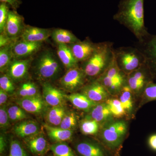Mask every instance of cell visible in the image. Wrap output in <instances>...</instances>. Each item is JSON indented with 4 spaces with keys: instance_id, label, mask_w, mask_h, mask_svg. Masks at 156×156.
Here are the masks:
<instances>
[{
    "instance_id": "37",
    "label": "cell",
    "mask_w": 156,
    "mask_h": 156,
    "mask_svg": "<svg viewBox=\"0 0 156 156\" xmlns=\"http://www.w3.org/2000/svg\"><path fill=\"white\" fill-rule=\"evenodd\" d=\"M146 102L156 100V83L153 82L149 83L146 87L142 93Z\"/></svg>"
},
{
    "instance_id": "24",
    "label": "cell",
    "mask_w": 156,
    "mask_h": 156,
    "mask_svg": "<svg viewBox=\"0 0 156 156\" xmlns=\"http://www.w3.org/2000/svg\"><path fill=\"white\" fill-rule=\"evenodd\" d=\"M51 37L57 44L70 45L80 41L72 33L62 29H56L52 31Z\"/></svg>"
},
{
    "instance_id": "23",
    "label": "cell",
    "mask_w": 156,
    "mask_h": 156,
    "mask_svg": "<svg viewBox=\"0 0 156 156\" xmlns=\"http://www.w3.org/2000/svg\"><path fill=\"white\" fill-rule=\"evenodd\" d=\"M44 128L48 136L51 139L58 142H62L71 139L73 131L72 130H66L60 127L45 125Z\"/></svg>"
},
{
    "instance_id": "19",
    "label": "cell",
    "mask_w": 156,
    "mask_h": 156,
    "mask_svg": "<svg viewBox=\"0 0 156 156\" xmlns=\"http://www.w3.org/2000/svg\"><path fill=\"white\" fill-rule=\"evenodd\" d=\"M57 54L59 60L67 70L79 65V62L68 45L57 44Z\"/></svg>"
},
{
    "instance_id": "36",
    "label": "cell",
    "mask_w": 156,
    "mask_h": 156,
    "mask_svg": "<svg viewBox=\"0 0 156 156\" xmlns=\"http://www.w3.org/2000/svg\"><path fill=\"white\" fill-rule=\"evenodd\" d=\"M0 33H4L10 11V6L5 3L0 2Z\"/></svg>"
},
{
    "instance_id": "14",
    "label": "cell",
    "mask_w": 156,
    "mask_h": 156,
    "mask_svg": "<svg viewBox=\"0 0 156 156\" xmlns=\"http://www.w3.org/2000/svg\"><path fill=\"white\" fill-rule=\"evenodd\" d=\"M32 62L30 58L13 59L6 70L7 74L14 82L22 80L26 77Z\"/></svg>"
},
{
    "instance_id": "26",
    "label": "cell",
    "mask_w": 156,
    "mask_h": 156,
    "mask_svg": "<svg viewBox=\"0 0 156 156\" xmlns=\"http://www.w3.org/2000/svg\"><path fill=\"white\" fill-rule=\"evenodd\" d=\"M66 112L64 106L52 107L47 112L48 122L53 126H60Z\"/></svg>"
},
{
    "instance_id": "32",
    "label": "cell",
    "mask_w": 156,
    "mask_h": 156,
    "mask_svg": "<svg viewBox=\"0 0 156 156\" xmlns=\"http://www.w3.org/2000/svg\"><path fill=\"white\" fill-rule=\"evenodd\" d=\"M51 150L55 156H76L69 146L64 143L53 144L51 146Z\"/></svg>"
},
{
    "instance_id": "16",
    "label": "cell",
    "mask_w": 156,
    "mask_h": 156,
    "mask_svg": "<svg viewBox=\"0 0 156 156\" xmlns=\"http://www.w3.org/2000/svg\"><path fill=\"white\" fill-rule=\"evenodd\" d=\"M17 104L25 111L32 114H41L44 111L47 103L40 94L27 98H21Z\"/></svg>"
},
{
    "instance_id": "20",
    "label": "cell",
    "mask_w": 156,
    "mask_h": 156,
    "mask_svg": "<svg viewBox=\"0 0 156 156\" xmlns=\"http://www.w3.org/2000/svg\"><path fill=\"white\" fill-rule=\"evenodd\" d=\"M66 98L76 108L85 112H90L98 104L89 99L82 93H74L66 95Z\"/></svg>"
},
{
    "instance_id": "21",
    "label": "cell",
    "mask_w": 156,
    "mask_h": 156,
    "mask_svg": "<svg viewBox=\"0 0 156 156\" xmlns=\"http://www.w3.org/2000/svg\"><path fill=\"white\" fill-rule=\"evenodd\" d=\"M76 150L80 156H106L100 146L90 141L79 143L76 145Z\"/></svg>"
},
{
    "instance_id": "22",
    "label": "cell",
    "mask_w": 156,
    "mask_h": 156,
    "mask_svg": "<svg viewBox=\"0 0 156 156\" xmlns=\"http://www.w3.org/2000/svg\"><path fill=\"white\" fill-rule=\"evenodd\" d=\"M39 130L38 124L32 120H27L17 124L14 131L17 136L21 137H28L38 134Z\"/></svg>"
},
{
    "instance_id": "27",
    "label": "cell",
    "mask_w": 156,
    "mask_h": 156,
    "mask_svg": "<svg viewBox=\"0 0 156 156\" xmlns=\"http://www.w3.org/2000/svg\"><path fill=\"white\" fill-rule=\"evenodd\" d=\"M118 95L119 100L126 112H131L133 108V95L134 93L126 84L121 90Z\"/></svg>"
},
{
    "instance_id": "3",
    "label": "cell",
    "mask_w": 156,
    "mask_h": 156,
    "mask_svg": "<svg viewBox=\"0 0 156 156\" xmlns=\"http://www.w3.org/2000/svg\"><path fill=\"white\" fill-rule=\"evenodd\" d=\"M61 65L57 54L50 49L41 51L34 61L37 77L44 83L57 77L62 71Z\"/></svg>"
},
{
    "instance_id": "1",
    "label": "cell",
    "mask_w": 156,
    "mask_h": 156,
    "mask_svg": "<svg viewBox=\"0 0 156 156\" xmlns=\"http://www.w3.org/2000/svg\"><path fill=\"white\" fill-rule=\"evenodd\" d=\"M113 18L141 41L149 34L144 23V0H120Z\"/></svg>"
},
{
    "instance_id": "9",
    "label": "cell",
    "mask_w": 156,
    "mask_h": 156,
    "mask_svg": "<svg viewBox=\"0 0 156 156\" xmlns=\"http://www.w3.org/2000/svg\"><path fill=\"white\" fill-rule=\"evenodd\" d=\"M87 78L83 70L79 66L67 70L60 79L59 83L63 89L74 92L81 89L86 85Z\"/></svg>"
},
{
    "instance_id": "40",
    "label": "cell",
    "mask_w": 156,
    "mask_h": 156,
    "mask_svg": "<svg viewBox=\"0 0 156 156\" xmlns=\"http://www.w3.org/2000/svg\"><path fill=\"white\" fill-rule=\"evenodd\" d=\"M16 41L9 38L5 33L1 34L0 35V48L5 47Z\"/></svg>"
},
{
    "instance_id": "5",
    "label": "cell",
    "mask_w": 156,
    "mask_h": 156,
    "mask_svg": "<svg viewBox=\"0 0 156 156\" xmlns=\"http://www.w3.org/2000/svg\"><path fill=\"white\" fill-rule=\"evenodd\" d=\"M127 76L118 67L114 58L111 64L97 79L111 95H118L127 84Z\"/></svg>"
},
{
    "instance_id": "2",
    "label": "cell",
    "mask_w": 156,
    "mask_h": 156,
    "mask_svg": "<svg viewBox=\"0 0 156 156\" xmlns=\"http://www.w3.org/2000/svg\"><path fill=\"white\" fill-rule=\"evenodd\" d=\"M114 50L112 42L98 43L97 49L92 56L82 63L81 67L87 79L94 80L104 72L114 58Z\"/></svg>"
},
{
    "instance_id": "15",
    "label": "cell",
    "mask_w": 156,
    "mask_h": 156,
    "mask_svg": "<svg viewBox=\"0 0 156 156\" xmlns=\"http://www.w3.org/2000/svg\"><path fill=\"white\" fill-rule=\"evenodd\" d=\"M43 97L45 102L52 107L64 106L66 95L49 82L43 83Z\"/></svg>"
},
{
    "instance_id": "8",
    "label": "cell",
    "mask_w": 156,
    "mask_h": 156,
    "mask_svg": "<svg viewBox=\"0 0 156 156\" xmlns=\"http://www.w3.org/2000/svg\"><path fill=\"white\" fill-rule=\"evenodd\" d=\"M134 47L142 53L145 64L150 70L154 80L156 79V35L149 34L141 41H137Z\"/></svg>"
},
{
    "instance_id": "38",
    "label": "cell",
    "mask_w": 156,
    "mask_h": 156,
    "mask_svg": "<svg viewBox=\"0 0 156 156\" xmlns=\"http://www.w3.org/2000/svg\"><path fill=\"white\" fill-rule=\"evenodd\" d=\"M9 156H27L24 149L17 140L11 141Z\"/></svg>"
},
{
    "instance_id": "25",
    "label": "cell",
    "mask_w": 156,
    "mask_h": 156,
    "mask_svg": "<svg viewBox=\"0 0 156 156\" xmlns=\"http://www.w3.org/2000/svg\"><path fill=\"white\" fill-rule=\"evenodd\" d=\"M27 143L31 151L38 154L44 153L48 146L46 138L43 135L38 134L27 137Z\"/></svg>"
},
{
    "instance_id": "43",
    "label": "cell",
    "mask_w": 156,
    "mask_h": 156,
    "mask_svg": "<svg viewBox=\"0 0 156 156\" xmlns=\"http://www.w3.org/2000/svg\"><path fill=\"white\" fill-rule=\"evenodd\" d=\"M148 142L150 147L153 150L156 151V134L150 136Z\"/></svg>"
},
{
    "instance_id": "28",
    "label": "cell",
    "mask_w": 156,
    "mask_h": 156,
    "mask_svg": "<svg viewBox=\"0 0 156 156\" xmlns=\"http://www.w3.org/2000/svg\"><path fill=\"white\" fill-rule=\"evenodd\" d=\"M15 42L0 48V70L1 73L7 69L9 65L14 59L12 48Z\"/></svg>"
},
{
    "instance_id": "18",
    "label": "cell",
    "mask_w": 156,
    "mask_h": 156,
    "mask_svg": "<svg viewBox=\"0 0 156 156\" xmlns=\"http://www.w3.org/2000/svg\"><path fill=\"white\" fill-rule=\"evenodd\" d=\"M87 117L97 121L99 123H107L111 121L113 117L107 104L105 102L98 103L89 112Z\"/></svg>"
},
{
    "instance_id": "17",
    "label": "cell",
    "mask_w": 156,
    "mask_h": 156,
    "mask_svg": "<svg viewBox=\"0 0 156 156\" xmlns=\"http://www.w3.org/2000/svg\"><path fill=\"white\" fill-rule=\"evenodd\" d=\"M52 31L48 29L34 27H25L20 37L21 40L34 43H43L51 36Z\"/></svg>"
},
{
    "instance_id": "39",
    "label": "cell",
    "mask_w": 156,
    "mask_h": 156,
    "mask_svg": "<svg viewBox=\"0 0 156 156\" xmlns=\"http://www.w3.org/2000/svg\"><path fill=\"white\" fill-rule=\"evenodd\" d=\"M9 117L8 108L5 105L1 106L0 108V127L2 129H6L9 126Z\"/></svg>"
},
{
    "instance_id": "30",
    "label": "cell",
    "mask_w": 156,
    "mask_h": 156,
    "mask_svg": "<svg viewBox=\"0 0 156 156\" xmlns=\"http://www.w3.org/2000/svg\"><path fill=\"white\" fill-rule=\"evenodd\" d=\"M17 94L21 98L32 97L38 95V89L33 82L27 81L20 85Z\"/></svg>"
},
{
    "instance_id": "41",
    "label": "cell",
    "mask_w": 156,
    "mask_h": 156,
    "mask_svg": "<svg viewBox=\"0 0 156 156\" xmlns=\"http://www.w3.org/2000/svg\"><path fill=\"white\" fill-rule=\"evenodd\" d=\"M0 2L8 4L12 10H17L22 4L21 0H0Z\"/></svg>"
},
{
    "instance_id": "11",
    "label": "cell",
    "mask_w": 156,
    "mask_h": 156,
    "mask_svg": "<svg viewBox=\"0 0 156 156\" xmlns=\"http://www.w3.org/2000/svg\"><path fill=\"white\" fill-rule=\"evenodd\" d=\"M23 18L17 11L10 10L5 27V33L10 38L16 41L21 36L25 27L24 26Z\"/></svg>"
},
{
    "instance_id": "7",
    "label": "cell",
    "mask_w": 156,
    "mask_h": 156,
    "mask_svg": "<svg viewBox=\"0 0 156 156\" xmlns=\"http://www.w3.org/2000/svg\"><path fill=\"white\" fill-rule=\"evenodd\" d=\"M154 80L150 70L144 64L127 76V84L135 95L142 94L144 88Z\"/></svg>"
},
{
    "instance_id": "29",
    "label": "cell",
    "mask_w": 156,
    "mask_h": 156,
    "mask_svg": "<svg viewBox=\"0 0 156 156\" xmlns=\"http://www.w3.org/2000/svg\"><path fill=\"white\" fill-rule=\"evenodd\" d=\"M99 123L97 121L89 118L82 120L80 123L81 132L85 135H94L99 130Z\"/></svg>"
},
{
    "instance_id": "4",
    "label": "cell",
    "mask_w": 156,
    "mask_h": 156,
    "mask_svg": "<svg viewBox=\"0 0 156 156\" xmlns=\"http://www.w3.org/2000/svg\"><path fill=\"white\" fill-rule=\"evenodd\" d=\"M114 53L118 67L126 74L145 63L144 56L136 47H120L114 49Z\"/></svg>"
},
{
    "instance_id": "35",
    "label": "cell",
    "mask_w": 156,
    "mask_h": 156,
    "mask_svg": "<svg viewBox=\"0 0 156 156\" xmlns=\"http://www.w3.org/2000/svg\"><path fill=\"white\" fill-rule=\"evenodd\" d=\"M0 89L8 94H13L15 91L14 82L7 74L1 75L0 77Z\"/></svg>"
},
{
    "instance_id": "34",
    "label": "cell",
    "mask_w": 156,
    "mask_h": 156,
    "mask_svg": "<svg viewBox=\"0 0 156 156\" xmlns=\"http://www.w3.org/2000/svg\"><path fill=\"white\" fill-rule=\"evenodd\" d=\"M8 112L10 120L13 122L22 121L27 118L26 112L17 105L10 107L8 108Z\"/></svg>"
},
{
    "instance_id": "42",
    "label": "cell",
    "mask_w": 156,
    "mask_h": 156,
    "mask_svg": "<svg viewBox=\"0 0 156 156\" xmlns=\"http://www.w3.org/2000/svg\"><path fill=\"white\" fill-rule=\"evenodd\" d=\"M9 94L2 89H0V105H5L8 100Z\"/></svg>"
},
{
    "instance_id": "13",
    "label": "cell",
    "mask_w": 156,
    "mask_h": 156,
    "mask_svg": "<svg viewBox=\"0 0 156 156\" xmlns=\"http://www.w3.org/2000/svg\"><path fill=\"white\" fill-rule=\"evenodd\" d=\"M43 43H34L21 40L16 41L12 48L14 59L28 58L41 49Z\"/></svg>"
},
{
    "instance_id": "44",
    "label": "cell",
    "mask_w": 156,
    "mask_h": 156,
    "mask_svg": "<svg viewBox=\"0 0 156 156\" xmlns=\"http://www.w3.org/2000/svg\"><path fill=\"white\" fill-rule=\"evenodd\" d=\"M6 146L5 140L3 136L1 135L0 137V152L1 153H2L5 149Z\"/></svg>"
},
{
    "instance_id": "12",
    "label": "cell",
    "mask_w": 156,
    "mask_h": 156,
    "mask_svg": "<svg viewBox=\"0 0 156 156\" xmlns=\"http://www.w3.org/2000/svg\"><path fill=\"white\" fill-rule=\"evenodd\" d=\"M98 43L95 44L89 39L68 45L78 62L87 61L97 49Z\"/></svg>"
},
{
    "instance_id": "6",
    "label": "cell",
    "mask_w": 156,
    "mask_h": 156,
    "mask_svg": "<svg viewBox=\"0 0 156 156\" xmlns=\"http://www.w3.org/2000/svg\"><path fill=\"white\" fill-rule=\"evenodd\" d=\"M128 130V125L122 120L106 123L101 130V136L108 147L115 148L122 142Z\"/></svg>"
},
{
    "instance_id": "31",
    "label": "cell",
    "mask_w": 156,
    "mask_h": 156,
    "mask_svg": "<svg viewBox=\"0 0 156 156\" xmlns=\"http://www.w3.org/2000/svg\"><path fill=\"white\" fill-rule=\"evenodd\" d=\"M114 117L121 118L126 115V110L119 99L108 98L105 101Z\"/></svg>"
},
{
    "instance_id": "10",
    "label": "cell",
    "mask_w": 156,
    "mask_h": 156,
    "mask_svg": "<svg viewBox=\"0 0 156 156\" xmlns=\"http://www.w3.org/2000/svg\"><path fill=\"white\" fill-rule=\"evenodd\" d=\"M81 93L96 103L103 102L108 99L110 94L97 80L91 81L81 89Z\"/></svg>"
},
{
    "instance_id": "33",
    "label": "cell",
    "mask_w": 156,
    "mask_h": 156,
    "mask_svg": "<svg viewBox=\"0 0 156 156\" xmlns=\"http://www.w3.org/2000/svg\"><path fill=\"white\" fill-rule=\"evenodd\" d=\"M78 117L75 113L66 112L60 124L59 127L66 130H72L77 126Z\"/></svg>"
}]
</instances>
